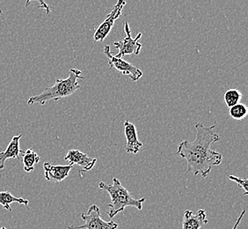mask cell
<instances>
[{"mask_svg":"<svg viewBox=\"0 0 248 229\" xmlns=\"http://www.w3.org/2000/svg\"><path fill=\"white\" fill-rule=\"evenodd\" d=\"M81 218L85 221L82 226H70L69 229H117L118 225L114 221H105L100 216L99 206L92 205L87 213H82Z\"/></svg>","mask_w":248,"mask_h":229,"instance_id":"277c9868","label":"cell"},{"mask_svg":"<svg viewBox=\"0 0 248 229\" xmlns=\"http://www.w3.org/2000/svg\"><path fill=\"white\" fill-rule=\"evenodd\" d=\"M241 98H242V94L238 89H234V88L226 91L224 96V102L229 108H232L239 103Z\"/></svg>","mask_w":248,"mask_h":229,"instance_id":"9a60e30c","label":"cell"},{"mask_svg":"<svg viewBox=\"0 0 248 229\" xmlns=\"http://www.w3.org/2000/svg\"><path fill=\"white\" fill-rule=\"evenodd\" d=\"M2 15V11H1V10H0V15Z\"/></svg>","mask_w":248,"mask_h":229,"instance_id":"ffe728a7","label":"cell"},{"mask_svg":"<svg viewBox=\"0 0 248 229\" xmlns=\"http://www.w3.org/2000/svg\"><path fill=\"white\" fill-rule=\"evenodd\" d=\"M125 5H126V1H124V0H119L115 4L108 16L96 29L94 34H93L94 43L100 42H100L104 41L106 37L109 34L110 31L112 30L113 27H114L115 20L122 15V12H123V9H124Z\"/></svg>","mask_w":248,"mask_h":229,"instance_id":"52a82bcc","label":"cell"},{"mask_svg":"<svg viewBox=\"0 0 248 229\" xmlns=\"http://www.w3.org/2000/svg\"><path fill=\"white\" fill-rule=\"evenodd\" d=\"M229 114L234 120H243L248 114V109L243 103H238L230 108Z\"/></svg>","mask_w":248,"mask_h":229,"instance_id":"2e32d148","label":"cell"},{"mask_svg":"<svg viewBox=\"0 0 248 229\" xmlns=\"http://www.w3.org/2000/svg\"><path fill=\"white\" fill-rule=\"evenodd\" d=\"M245 214H246V210H243L242 211V213H241V214L239 215V217L238 218L237 221H236L235 225H234L233 228H232V229H237L238 226H239V223H240V221H241V220L243 219L244 215Z\"/></svg>","mask_w":248,"mask_h":229,"instance_id":"ac0fdd59","label":"cell"},{"mask_svg":"<svg viewBox=\"0 0 248 229\" xmlns=\"http://www.w3.org/2000/svg\"><path fill=\"white\" fill-rule=\"evenodd\" d=\"M22 138V135L19 134L17 136H15L7 148L5 149L4 152L0 153V169L5 168V163L6 160L8 159H19L20 153H22V151L19 148V140Z\"/></svg>","mask_w":248,"mask_h":229,"instance_id":"7c38bea8","label":"cell"},{"mask_svg":"<svg viewBox=\"0 0 248 229\" xmlns=\"http://www.w3.org/2000/svg\"><path fill=\"white\" fill-rule=\"evenodd\" d=\"M44 177L48 181L60 182L68 177L70 172L73 169L72 165H53L49 162H45L43 164Z\"/></svg>","mask_w":248,"mask_h":229,"instance_id":"9c48e42d","label":"cell"},{"mask_svg":"<svg viewBox=\"0 0 248 229\" xmlns=\"http://www.w3.org/2000/svg\"><path fill=\"white\" fill-rule=\"evenodd\" d=\"M22 161L24 164V170L27 173H30L34 169V166L41 161V157L38 153L34 152L32 148L27 149L25 152H22Z\"/></svg>","mask_w":248,"mask_h":229,"instance_id":"4fadbf2b","label":"cell"},{"mask_svg":"<svg viewBox=\"0 0 248 229\" xmlns=\"http://www.w3.org/2000/svg\"><path fill=\"white\" fill-rule=\"evenodd\" d=\"M227 177H228V178H229L230 180L235 181V182L238 184V186H239V188H241V189H242V190L245 191V192H244V196H247V195H248V178L241 179V178H239V177H234V176H232V175H228Z\"/></svg>","mask_w":248,"mask_h":229,"instance_id":"e0dca14e","label":"cell"},{"mask_svg":"<svg viewBox=\"0 0 248 229\" xmlns=\"http://www.w3.org/2000/svg\"><path fill=\"white\" fill-rule=\"evenodd\" d=\"M64 160L68 161L70 163V165H77L81 167V176L82 171H90L97 162V159L95 158L89 157L86 153H82L81 151L77 149L70 150L65 155Z\"/></svg>","mask_w":248,"mask_h":229,"instance_id":"ba28073f","label":"cell"},{"mask_svg":"<svg viewBox=\"0 0 248 229\" xmlns=\"http://www.w3.org/2000/svg\"><path fill=\"white\" fill-rule=\"evenodd\" d=\"M124 133L126 137V152L133 154H138L143 147V143L138 138V131L135 124L129 121L124 122Z\"/></svg>","mask_w":248,"mask_h":229,"instance_id":"30bf717a","label":"cell"},{"mask_svg":"<svg viewBox=\"0 0 248 229\" xmlns=\"http://www.w3.org/2000/svg\"><path fill=\"white\" fill-rule=\"evenodd\" d=\"M124 31L126 33V37L122 41L114 43V46L119 50L118 54L115 55V57L117 58H123L124 56L127 55L138 56L141 52V49L143 47V45L139 43V39L142 37V33H139L136 38H132L128 21H125Z\"/></svg>","mask_w":248,"mask_h":229,"instance_id":"5b68a950","label":"cell"},{"mask_svg":"<svg viewBox=\"0 0 248 229\" xmlns=\"http://www.w3.org/2000/svg\"><path fill=\"white\" fill-rule=\"evenodd\" d=\"M196 138L194 141L183 140L177 147V153L185 159L187 163L186 173L192 172L196 177H202L210 175L212 167L222 163V154L210 149V145L219 141L220 136L213 132L216 125L205 126L202 123H196Z\"/></svg>","mask_w":248,"mask_h":229,"instance_id":"6da1fadb","label":"cell"},{"mask_svg":"<svg viewBox=\"0 0 248 229\" xmlns=\"http://www.w3.org/2000/svg\"><path fill=\"white\" fill-rule=\"evenodd\" d=\"M100 191H107L111 197V203L108 205V216L110 219H113L115 216L125 210L128 206L136 207L138 210L143 209V204L145 198H135L129 191L122 185L121 181L116 178H113L112 184H108L104 181L99 183Z\"/></svg>","mask_w":248,"mask_h":229,"instance_id":"3957f363","label":"cell"},{"mask_svg":"<svg viewBox=\"0 0 248 229\" xmlns=\"http://www.w3.org/2000/svg\"><path fill=\"white\" fill-rule=\"evenodd\" d=\"M13 203H18L19 205L28 206L29 201L24 199V198L13 196L10 192H7V191H0V205H2L6 210L12 212V208L10 205Z\"/></svg>","mask_w":248,"mask_h":229,"instance_id":"5bb4252c","label":"cell"},{"mask_svg":"<svg viewBox=\"0 0 248 229\" xmlns=\"http://www.w3.org/2000/svg\"><path fill=\"white\" fill-rule=\"evenodd\" d=\"M82 72L78 69H71L69 76L66 79H58L56 83L50 87H47L42 94L31 96L28 100V105L39 103L44 105L48 100H58L68 96H71L80 88L78 80H84Z\"/></svg>","mask_w":248,"mask_h":229,"instance_id":"7a4b0ae2","label":"cell"},{"mask_svg":"<svg viewBox=\"0 0 248 229\" xmlns=\"http://www.w3.org/2000/svg\"><path fill=\"white\" fill-rule=\"evenodd\" d=\"M208 223L207 215L204 210H199L196 214H193L192 211L186 210L184 213L182 229H201L202 226Z\"/></svg>","mask_w":248,"mask_h":229,"instance_id":"8fae6325","label":"cell"},{"mask_svg":"<svg viewBox=\"0 0 248 229\" xmlns=\"http://www.w3.org/2000/svg\"><path fill=\"white\" fill-rule=\"evenodd\" d=\"M104 54L108 59V65L110 69L115 68L124 75L129 76L132 82H138L140 78L143 76V72L132 64L125 61L124 58H117L113 55L110 50L109 45H106L104 47Z\"/></svg>","mask_w":248,"mask_h":229,"instance_id":"8992f818","label":"cell"},{"mask_svg":"<svg viewBox=\"0 0 248 229\" xmlns=\"http://www.w3.org/2000/svg\"><path fill=\"white\" fill-rule=\"evenodd\" d=\"M5 229V227H2V228H1V229Z\"/></svg>","mask_w":248,"mask_h":229,"instance_id":"d6986e66","label":"cell"}]
</instances>
